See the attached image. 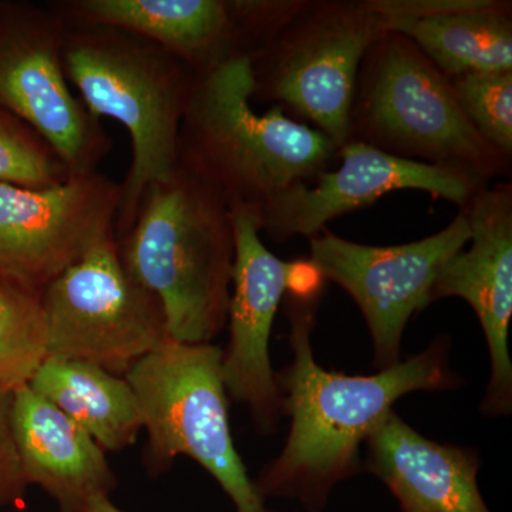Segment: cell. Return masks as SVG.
Returning a JSON list of instances; mask_svg holds the SVG:
<instances>
[{"mask_svg": "<svg viewBox=\"0 0 512 512\" xmlns=\"http://www.w3.org/2000/svg\"><path fill=\"white\" fill-rule=\"evenodd\" d=\"M319 302L320 293H285L293 362L276 375V383L284 397V414L291 416V431L281 456L254 481L264 500L289 498L308 512H322L332 488L359 471L360 446L400 397L460 386L448 362L447 336L377 375L323 370L311 343Z\"/></svg>", "mask_w": 512, "mask_h": 512, "instance_id": "obj_1", "label": "cell"}, {"mask_svg": "<svg viewBox=\"0 0 512 512\" xmlns=\"http://www.w3.org/2000/svg\"><path fill=\"white\" fill-rule=\"evenodd\" d=\"M127 274L163 306L168 336L211 343L228 322L235 234L227 201L178 167L144 192L136 221L116 238Z\"/></svg>", "mask_w": 512, "mask_h": 512, "instance_id": "obj_2", "label": "cell"}, {"mask_svg": "<svg viewBox=\"0 0 512 512\" xmlns=\"http://www.w3.org/2000/svg\"><path fill=\"white\" fill-rule=\"evenodd\" d=\"M251 60L232 57L195 76L180 128L178 167L231 205L258 208L292 184L311 183L338 158L325 134L274 106L252 107Z\"/></svg>", "mask_w": 512, "mask_h": 512, "instance_id": "obj_3", "label": "cell"}, {"mask_svg": "<svg viewBox=\"0 0 512 512\" xmlns=\"http://www.w3.org/2000/svg\"><path fill=\"white\" fill-rule=\"evenodd\" d=\"M66 19V18H64ZM63 64L94 117L119 121L133 158L121 187L116 238L136 221L144 192L178 168L180 128L197 73L127 30L66 19Z\"/></svg>", "mask_w": 512, "mask_h": 512, "instance_id": "obj_4", "label": "cell"}, {"mask_svg": "<svg viewBox=\"0 0 512 512\" xmlns=\"http://www.w3.org/2000/svg\"><path fill=\"white\" fill-rule=\"evenodd\" d=\"M349 140L453 171L480 187L511 168V158L468 121L446 74L400 33H386L367 50L357 74Z\"/></svg>", "mask_w": 512, "mask_h": 512, "instance_id": "obj_5", "label": "cell"}, {"mask_svg": "<svg viewBox=\"0 0 512 512\" xmlns=\"http://www.w3.org/2000/svg\"><path fill=\"white\" fill-rule=\"evenodd\" d=\"M224 350L212 343L167 339L128 370L147 431L144 464L164 473L178 456L197 461L221 485L237 512H275L248 476L228 420Z\"/></svg>", "mask_w": 512, "mask_h": 512, "instance_id": "obj_6", "label": "cell"}, {"mask_svg": "<svg viewBox=\"0 0 512 512\" xmlns=\"http://www.w3.org/2000/svg\"><path fill=\"white\" fill-rule=\"evenodd\" d=\"M389 33L375 0H306L305 8L251 57L252 101L303 119L340 148L349 141L357 74Z\"/></svg>", "mask_w": 512, "mask_h": 512, "instance_id": "obj_7", "label": "cell"}, {"mask_svg": "<svg viewBox=\"0 0 512 512\" xmlns=\"http://www.w3.org/2000/svg\"><path fill=\"white\" fill-rule=\"evenodd\" d=\"M47 356L124 377L168 338L163 306L127 274L116 235L90 249L40 295Z\"/></svg>", "mask_w": 512, "mask_h": 512, "instance_id": "obj_8", "label": "cell"}, {"mask_svg": "<svg viewBox=\"0 0 512 512\" xmlns=\"http://www.w3.org/2000/svg\"><path fill=\"white\" fill-rule=\"evenodd\" d=\"M66 19L53 2H0V106L59 154L70 177L97 173L113 141L70 89Z\"/></svg>", "mask_w": 512, "mask_h": 512, "instance_id": "obj_9", "label": "cell"}, {"mask_svg": "<svg viewBox=\"0 0 512 512\" xmlns=\"http://www.w3.org/2000/svg\"><path fill=\"white\" fill-rule=\"evenodd\" d=\"M470 238L463 210L437 234L390 247L356 244L325 228L311 238V262L359 306L372 335L375 366L384 370L400 362L407 322L433 302L434 282Z\"/></svg>", "mask_w": 512, "mask_h": 512, "instance_id": "obj_10", "label": "cell"}, {"mask_svg": "<svg viewBox=\"0 0 512 512\" xmlns=\"http://www.w3.org/2000/svg\"><path fill=\"white\" fill-rule=\"evenodd\" d=\"M120 184L94 173L46 190L0 183V274L42 295L90 249L116 235Z\"/></svg>", "mask_w": 512, "mask_h": 512, "instance_id": "obj_11", "label": "cell"}, {"mask_svg": "<svg viewBox=\"0 0 512 512\" xmlns=\"http://www.w3.org/2000/svg\"><path fill=\"white\" fill-rule=\"evenodd\" d=\"M340 165L323 171L315 184H292L255 208L259 231L275 242L292 237L313 238L333 218L367 207L392 191L427 192L436 200L463 208L480 185L453 171L404 160L349 140L338 148Z\"/></svg>", "mask_w": 512, "mask_h": 512, "instance_id": "obj_12", "label": "cell"}, {"mask_svg": "<svg viewBox=\"0 0 512 512\" xmlns=\"http://www.w3.org/2000/svg\"><path fill=\"white\" fill-rule=\"evenodd\" d=\"M229 211L235 264L222 377L228 396L248 407L256 429L271 433L284 416V397L272 370L269 338L279 303L291 286L293 262L281 261L265 247L254 207L237 204Z\"/></svg>", "mask_w": 512, "mask_h": 512, "instance_id": "obj_13", "label": "cell"}, {"mask_svg": "<svg viewBox=\"0 0 512 512\" xmlns=\"http://www.w3.org/2000/svg\"><path fill=\"white\" fill-rule=\"evenodd\" d=\"M466 214L471 247L461 249L434 282L431 301L457 296L476 312L491 356V379L483 402L488 417L512 410V363L508 329L512 316V185L500 181L474 192Z\"/></svg>", "mask_w": 512, "mask_h": 512, "instance_id": "obj_14", "label": "cell"}, {"mask_svg": "<svg viewBox=\"0 0 512 512\" xmlns=\"http://www.w3.org/2000/svg\"><path fill=\"white\" fill-rule=\"evenodd\" d=\"M12 430L26 483L46 491L59 512H86L116 490L103 448L28 384L13 392Z\"/></svg>", "mask_w": 512, "mask_h": 512, "instance_id": "obj_15", "label": "cell"}, {"mask_svg": "<svg viewBox=\"0 0 512 512\" xmlns=\"http://www.w3.org/2000/svg\"><path fill=\"white\" fill-rule=\"evenodd\" d=\"M365 444L367 470L392 491L402 512H491L478 488L476 451L426 439L393 410Z\"/></svg>", "mask_w": 512, "mask_h": 512, "instance_id": "obj_16", "label": "cell"}, {"mask_svg": "<svg viewBox=\"0 0 512 512\" xmlns=\"http://www.w3.org/2000/svg\"><path fill=\"white\" fill-rule=\"evenodd\" d=\"M64 18L151 40L197 74L238 57L227 0H62Z\"/></svg>", "mask_w": 512, "mask_h": 512, "instance_id": "obj_17", "label": "cell"}, {"mask_svg": "<svg viewBox=\"0 0 512 512\" xmlns=\"http://www.w3.org/2000/svg\"><path fill=\"white\" fill-rule=\"evenodd\" d=\"M409 37L448 79L512 70V8L503 0H464L460 6L392 25Z\"/></svg>", "mask_w": 512, "mask_h": 512, "instance_id": "obj_18", "label": "cell"}, {"mask_svg": "<svg viewBox=\"0 0 512 512\" xmlns=\"http://www.w3.org/2000/svg\"><path fill=\"white\" fill-rule=\"evenodd\" d=\"M28 386L79 424L104 451L133 446L143 430L130 384L99 366L47 356Z\"/></svg>", "mask_w": 512, "mask_h": 512, "instance_id": "obj_19", "label": "cell"}, {"mask_svg": "<svg viewBox=\"0 0 512 512\" xmlns=\"http://www.w3.org/2000/svg\"><path fill=\"white\" fill-rule=\"evenodd\" d=\"M47 357L40 293L0 274V389L29 384Z\"/></svg>", "mask_w": 512, "mask_h": 512, "instance_id": "obj_20", "label": "cell"}, {"mask_svg": "<svg viewBox=\"0 0 512 512\" xmlns=\"http://www.w3.org/2000/svg\"><path fill=\"white\" fill-rule=\"evenodd\" d=\"M69 178L66 164L45 138L0 106V183L46 190Z\"/></svg>", "mask_w": 512, "mask_h": 512, "instance_id": "obj_21", "label": "cell"}, {"mask_svg": "<svg viewBox=\"0 0 512 512\" xmlns=\"http://www.w3.org/2000/svg\"><path fill=\"white\" fill-rule=\"evenodd\" d=\"M458 106L478 133L512 157V70L450 79Z\"/></svg>", "mask_w": 512, "mask_h": 512, "instance_id": "obj_22", "label": "cell"}, {"mask_svg": "<svg viewBox=\"0 0 512 512\" xmlns=\"http://www.w3.org/2000/svg\"><path fill=\"white\" fill-rule=\"evenodd\" d=\"M238 56L264 50L305 8L306 0H227Z\"/></svg>", "mask_w": 512, "mask_h": 512, "instance_id": "obj_23", "label": "cell"}, {"mask_svg": "<svg viewBox=\"0 0 512 512\" xmlns=\"http://www.w3.org/2000/svg\"><path fill=\"white\" fill-rule=\"evenodd\" d=\"M12 404L13 393L0 389V507L25 504L29 488L13 439Z\"/></svg>", "mask_w": 512, "mask_h": 512, "instance_id": "obj_24", "label": "cell"}, {"mask_svg": "<svg viewBox=\"0 0 512 512\" xmlns=\"http://www.w3.org/2000/svg\"><path fill=\"white\" fill-rule=\"evenodd\" d=\"M86 512H123L119 507L111 503L110 497H101L92 501Z\"/></svg>", "mask_w": 512, "mask_h": 512, "instance_id": "obj_25", "label": "cell"}]
</instances>
